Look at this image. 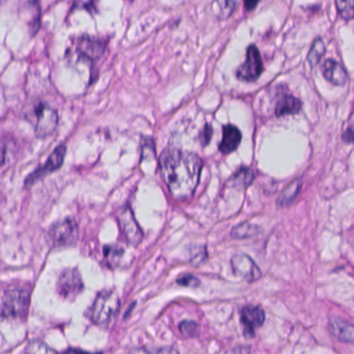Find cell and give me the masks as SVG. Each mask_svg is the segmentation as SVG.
Instances as JSON below:
<instances>
[{
	"label": "cell",
	"instance_id": "cell-25",
	"mask_svg": "<svg viewBox=\"0 0 354 354\" xmlns=\"http://www.w3.org/2000/svg\"><path fill=\"white\" fill-rule=\"evenodd\" d=\"M177 283L185 287H198L200 285V281L198 277H194L192 274H183L178 277Z\"/></svg>",
	"mask_w": 354,
	"mask_h": 354
},
{
	"label": "cell",
	"instance_id": "cell-10",
	"mask_svg": "<svg viewBox=\"0 0 354 354\" xmlns=\"http://www.w3.org/2000/svg\"><path fill=\"white\" fill-rule=\"evenodd\" d=\"M265 321L264 310L260 306H245L241 313V323L244 326V335L254 337V329L262 326Z\"/></svg>",
	"mask_w": 354,
	"mask_h": 354
},
{
	"label": "cell",
	"instance_id": "cell-6",
	"mask_svg": "<svg viewBox=\"0 0 354 354\" xmlns=\"http://www.w3.org/2000/svg\"><path fill=\"white\" fill-rule=\"evenodd\" d=\"M262 72L263 63L260 53L254 45H252L248 47L245 62L236 74L241 82H252L260 77Z\"/></svg>",
	"mask_w": 354,
	"mask_h": 354
},
{
	"label": "cell",
	"instance_id": "cell-23",
	"mask_svg": "<svg viewBox=\"0 0 354 354\" xmlns=\"http://www.w3.org/2000/svg\"><path fill=\"white\" fill-rule=\"evenodd\" d=\"M198 323L194 322V321H184L180 324V330H181L182 335L186 337H196L198 333Z\"/></svg>",
	"mask_w": 354,
	"mask_h": 354
},
{
	"label": "cell",
	"instance_id": "cell-13",
	"mask_svg": "<svg viewBox=\"0 0 354 354\" xmlns=\"http://www.w3.org/2000/svg\"><path fill=\"white\" fill-rule=\"evenodd\" d=\"M66 151L67 150H66L65 145L57 147V148L53 151L50 157H49L48 160L46 161V165H44V167L40 169V171H37L36 174H34L32 177L28 179V181H32V179H38L41 176H44L45 174L47 173H51V171H55V169L61 167L62 165H63L64 158H65Z\"/></svg>",
	"mask_w": 354,
	"mask_h": 354
},
{
	"label": "cell",
	"instance_id": "cell-8",
	"mask_svg": "<svg viewBox=\"0 0 354 354\" xmlns=\"http://www.w3.org/2000/svg\"><path fill=\"white\" fill-rule=\"evenodd\" d=\"M231 263L234 272L245 279L246 281L252 283V281H258L262 277L260 269L248 254H235L232 258Z\"/></svg>",
	"mask_w": 354,
	"mask_h": 354
},
{
	"label": "cell",
	"instance_id": "cell-17",
	"mask_svg": "<svg viewBox=\"0 0 354 354\" xmlns=\"http://www.w3.org/2000/svg\"><path fill=\"white\" fill-rule=\"evenodd\" d=\"M300 187H301V182H300L299 180L292 182L288 187H286V189L283 190V194H281L279 200H277L279 206H289V205L295 200L296 196H297Z\"/></svg>",
	"mask_w": 354,
	"mask_h": 354
},
{
	"label": "cell",
	"instance_id": "cell-27",
	"mask_svg": "<svg viewBox=\"0 0 354 354\" xmlns=\"http://www.w3.org/2000/svg\"><path fill=\"white\" fill-rule=\"evenodd\" d=\"M211 136H212V129L209 126H207L206 129H204L202 133V142L203 145H207L210 140Z\"/></svg>",
	"mask_w": 354,
	"mask_h": 354
},
{
	"label": "cell",
	"instance_id": "cell-16",
	"mask_svg": "<svg viewBox=\"0 0 354 354\" xmlns=\"http://www.w3.org/2000/svg\"><path fill=\"white\" fill-rule=\"evenodd\" d=\"M80 50L88 59H98L104 50V44L92 38H84L80 42Z\"/></svg>",
	"mask_w": 354,
	"mask_h": 354
},
{
	"label": "cell",
	"instance_id": "cell-1",
	"mask_svg": "<svg viewBox=\"0 0 354 354\" xmlns=\"http://www.w3.org/2000/svg\"><path fill=\"white\" fill-rule=\"evenodd\" d=\"M160 165L163 179L174 198L187 200L194 196L203 167L198 155L167 149L161 155Z\"/></svg>",
	"mask_w": 354,
	"mask_h": 354
},
{
	"label": "cell",
	"instance_id": "cell-3",
	"mask_svg": "<svg viewBox=\"0 0 354 354\" xmlns=\"http://www.w3.org/2000/svg\"><path fill=\"white\" fill-rule=\"evenodd\" d=\"M80 237L78 225L73 219H65L53 225L49 233L53 245L62 248V246H71L77 242Z\"/></svg>",
	"mask_w": 354,
	"mask_h": 354
},
{
	"label": "cell",
	"instance_id": "cell-22",
	"mask_svg": "<svg viewBox=\"0 0 354 354\" xmlns=\"http://www.w3.org/2000/svg\"><path fill=\"white\" fill-rule=\"evenodd\" d=\"M337 7L339 14L345 19H352L353 17V0H337Z\"/></svg>",
	"mask_w": 354,
	"mask_h": 354
},
{
	"label": "cell",
	"instance_id": "cell-18",
	"mask_svg": "<svg viewBox=\"0 0 354 354\" xmlns=\"http://www.w3.org/2000/svg\"><path fill=\"white\" fill-rule=\"evenodd\" d=\"M260 232L257 225H252L250 223H241L236 227L232 232V237L235 239H246V238L254 237Z\"/></svg>",
	"mask_w": 354,
	"mask_h": 354
},
{
	"label": "cell",
	"instance_id": "cell-4",
	"mask_svg": "<svg viewBox=\"0 0 354 354\" xmlns=\"http://www.w3.org/2000/svg\"><path fill=\"white\" fill-rule=\"evenodd\" d=\"M30 293L26 289H14L8 292L1 313L10 318L22 317L28 312Z\"/></svg>",
	"mask_w": 354,
	"mask_h": 354
},
{
	"label": "cell",
	"instance_id": "cell-21",
	"mask_svg": "<svg viewBox=\"0 0 354 354\" xmlns=\"http://www.w3.org/2000/svg\"><path fill=\"white\" fill-rule=\"evenodd\" d=\"M233 180L236 185L240 186V187H248L254 180V174L248 167H241L236 171Z\"/></svg>",
	"mask_w": 354,
	"mask_h": 354
},
{
	"label": "cell",
	"instance_id": "cell-20",
	"mask_svg": "<svg viewBox=\"0 0 354 354\" xmlns=\"http://www.w3.org/2000/svg\"><path fill=\"white\" fill-rule=\"evenodd\" d=\"M324 53V43H323V41L321 40V39H318V40H316L313 43L312 48H310V53H308V62H310V65H318L319 62L321 61Z\"/></svg>",
	"mask_w": 354,
	"mask_h": 354
},
{
	"label": "cell",
	"instance_id": "cell-19",
	"mask_svg": "<svg viewBox=\"0 0 354 354\" xmlns=\"http://www.w3.org/2000/svg\"><path fill=\"white\" fill-rule=\"evenodd\" d=\"M235 8V0H217L216 5L214 7L215 14L218 17L225 19V18L229 17L233 14Z\"/></svg>",
	"mask_w": 354,
	"mask_h": 354
},
{
	"label": "cell",
	"instance_id": "cell-7",
	"mask_svg": "<svg viewBox=\"0 0 354 354\" xmlns=\"http://www.w3.org/2000/svg\"><path fill=\"white\" fill-rule=\"evenodd\" d=\"M84 285L82 275L76 269H68L63 271L57 281V291L62 297L73 299L82 293Z\"/></svg>",
	"mask_w": 354,
	"mask_h": 354
},
{
	"label": "cell",
	"instance_id": "cell-29",
	"mask_svg": "<svg viewBox=\"0 0 354 354\" xmlns=\"http://www.w3.org/2000/svg\"><path fill=\"white\" fill-rule=\"evenodd\" d=\"M344 140H345L346 142H351L352 138H353V136H352V128L350 127L349 129H348L347 134H344L343 136Z\"/></svg>",
	"mask_w": 354,
	"mask_h": 354
},
{
	"label": "cell",
	"instance_id": "cell-15",
	"mask_svg": "<svg viewBox=\"0 0 354 354\" xmlns=\"http://www.w3.org/2000/svg\"><path fill=\"white\" fill-rule=\"evenodd\" d=\"M300 109H301V103L297 98L291 95H285L277 101V106H275V115L279 118L295 115V113H299Z\"/></svg>",
	"mask_w": 354,
	"mask_h": 354
},
{
	"label": "cell",
	"instance_id": "cell-9",
	"mask_svg": "<svg viewBox=\"0 0 354 354\" xmlns=\"http://www.w3.org/2000/svg\"><path fill=\"white\" fill-rule=\"evenodd\" d=\"M119 223L122 233L132 245H138L142 240V232L134 218L132 210L128 207L119 213Z\"/></svg>",
	"mask_w": 354,
	"mask_h": 354
},
{
	"label": "cell",
	"instance_id": "cell-24",
	"mask_svg": "<svg viewBox=\"0 0 354 354\" xmlns=\"http://www.w3.org/2000/svg\"><path fill=\"white\" fill-rule=\"evenodd\" d=\"M15 148V144L11 140H0V163H5L6 159L9 158L12 149Z\"/></svg>",
	"mask_w": 354,
	"mask_h": 354
},
{
	"label": "cell",
	"instance_id": "cell-2",
	"mask_svg": "<svg viewBox=\"0 0 354 354\" xmlns=\"http://www.w3.org/2000/svg\"><path fill=\"white\" fill-rule=\"evenodd\" d=\"M119 310V296L113 291H103L95 299L88 316L93 322L105 326L115 318Z\"/></svg>",
	"mask_w": 354,
	"mask_h": 354
},
{
	"label": "cell",
	"instance_id": "cell-12",
	"mask_svg": "<svg viewBox=\"0 0 354 354\" xmlns=\"http://www.w3.org/2000/svg\"><path fill=\"white\" fill-rule=\"evenodd\" d=\"M241 132L234 125H225L223 127V140L219 145V151L223 154L234 152L241 142Z\"/></svg>",
	"mask_w": 354,
	"mask_h": 354
},
{
	"label": "cell",
	"instance_id": "cell-11",
	"mask_svg": "<svg viewBox=\"0 0 354 354\" xmlns=\"http://www.w3.org/2000/svg\"><path fill=\"white\" fill-rule=\"evenodd\" d=\"M322 73L324 77L335 86H343L348 82V74L341 64L333 59H327L323 64Z\"/></svg>",
	"mask_w": 354,
	"mask_h": 354
},
{
	"label": "cell",
	"instance_id": "cell-26",
	"mask_svg": "<svg viewBox=\"0 0 354 354\" xmlns=\"http://www.w3.org/2000/svg\"><path fill=\"white\" fill-rule=\"evenodd\" d=\"M207 259L206 248H200L196 250V254L192 257V262L194 265H201Z\"/></svg>",
	"mask_w": 354,
	"mask_h": 354
},
{
	"label": "cell",
	"instance_id": "cell-28",
	"mask_svg": "<svg viewBox=\"0 0 354 354\" xmlns=\"http://www.w3.org/2000/svg\"><path fill=\"white\" fill-rule=\"evenodd\" d=\"M260 0H244V8L246 11L250 12L257 7Z\"/></svg>",
	"mask_w": 354,
	"mask_h": 354
},
{
	"label": "cell",
	"instance_id": "cell-14",
	"mask_svg": "<svg viewBox=\"0 0 354 354\" xmlns=\"http://www.w3.org/2000/svg\"><path fill=\"white\" fill-rule=\"evenodd\" d=\"M329 328L337 339L346 343H353L354 328L347 321L339 318L331 319L329 322Z\"/></svg>",
	"mask_w": 354,
	"mask_h": 354
},
{
	"label": "cell",
	"instance_id": "cell-5",
	"mask_svg": "<svg viewBox=\"0 0 354 354\" xmlns=\"http://www.w3.org/2000/svg\"><path fill=\"white\" fill-rule=\"evenodd\" d=\"M36 122H35V131L39 138H47L51 136L57 129L59 124V115L55 109L46 104H40L35 111Z\"/></svg>",
	"mask_w": 354,
	"mask_h": 354
}]
</instances>
